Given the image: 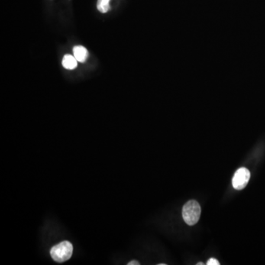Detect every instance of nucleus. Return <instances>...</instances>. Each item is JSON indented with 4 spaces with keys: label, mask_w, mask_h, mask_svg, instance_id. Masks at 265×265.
I'll list each match as a JSON object with an SVG mask.
<instances>
[{
    "label": "nucleus",
    "mask_w": 265,
    "mask_h": 265,
    "mask_svg": "<svg viewBox=\"0 0 265 265\" xmlns=\"http://www.w3.org/2000/svg\"><path fill=\"white\" fill-rule=\"evenodd\" d=\"M73 253V245L69 241H63L52 247L50 256L55 262L63 263L72 257Z\"/></svg>",
    "instance_id": "obj_1"
},
{
    "label": "nucleus",
    "mask_w": 265,
    "mask_h": 265,
    "mask_svg": "<svg viewBox=\"0 0 265 265\" xmlns=\"http://www.w3.org/2000/svg\"><path fill=\"white\" fill-rule=\"evenodd\" d=\"M201 214V205L196 201H189L183 205L182 214L184 222L187 225H195L199 220Z\"/></svg>",
    "instance_id": "obj_2"
},
{
    "label": "nucleus",
    "mask_w": 265,
    "mask_h": 265,
    "mask_svg": "<svg viewBox=\"0 0 265 265\" xmlns=\"http://www.w3.org/2000/svg\"><path fill=\"white\" fill-rule=\"evenodd\" d=\"M250 178V172L246 168H240L234 174L232 184L234 189L242 190L247 186Z\"/></svg>",
    "instance_id": "obj_3"
},
{
    "label": "nucleus",
    "mask_w": 265,
    "mask_h": 265,
    "mask_svg": "<svg viewBox=\"0 0 265 265\" xmlns=\"http://www.w3.org/2000/svg\"><path fill=\"white\" fill-rule=\"evenodd\" d=\"M74 56L78 61L83 63L86 61L88 53L86 48L82 46H75L73 48Z\"/></svg>",
    "instance_id": "obj_4"
},
{
    "label": "nucleus",
    "mask_w": 265,
    "mask_h": 265,
    "mask_svg": "<svg viewBox=\"0 0 265 265\" xmlns=\"http://www.w3.org/2000/svg\"><path fill=\"white\" fill-rule=\"evenodd\" d=\"M62 64L65 69L72 70V69H75L78 66V61L76 60L75 56L66 55L62 61Z\"/></svg>",
    "instance_id": "obj_5"
},
{
    "label": "nucleus",
    "mask_w": 265,
    "mask_h": 265,
    "mask_svg": "<svg viewBox=\"0 0 265 265\" xmlns=\"http://www.w3.org/2000/svg\"><path fill=\"white\" fill-rule=\"evenodd\" d=\"M110 1L111 0H98L97 8L100 12L105 14L110 10Z\"/></svg>",
    "instance_id": "obj_6"
},
{
    "label": "nucleus",
    "mask_w": 265,
    "mask_h": 265,
    "mask_svg": "<svg viewBox=\"0 0 265 265\" xmlns=\"http://www.w3.org/2000/svg\"><path fill=\"white\" fill-rule=\"evenodd\" d=\"M207 265H220V262H218L217 259H214V258H211L208 259V262L206 263Z\"/></svg>",
    "instance_id": "obj_7"
},
{
    "label": "nucleus",
    "mask_w": 265,
    "mask_h": 265,
    "mask_svg": "<svg viewBox=\"0 0 265 265\" xmlns=\"http://www.w3.org/2000/svg\"><path fill=\"white\" fill-rule=\"evenodd\" d=\"M127 265H140V262H137V261L134 260V261H130V262H128V263H127Z\"/></svg>",
    "instance_id": "obj_8"
},
{
    "label": "nucleus",
    "mask_w": 265,
    "mask_h": 265,
    "mask_svg": "<svg viewBox=\"0 0 265 265\" xmlns=\"http://www.w3.org/2000/svg\"><path fill=\"white\" fill-rule=\"evenodd\" d=\"M204 263H203V262H199V263L197 264V265H204Z\"/></svg>",
    "instance_id": "obj_9"
},
{
    "label": "nucleus",
    "mask_w": 265,
    "mask_h": 265,
    "mask_svg": "<svg viewBox=\"0 0 265 265\" xmlns=\"http://www.w3.org/2000/svg\"><path fill=\"white\" fill-rule=\"evenodd\" d=\"M159 265H166V264H163V263L159 264Z\"/></svg>",
    "instance_id": "obj_10"
}]
</instances>
